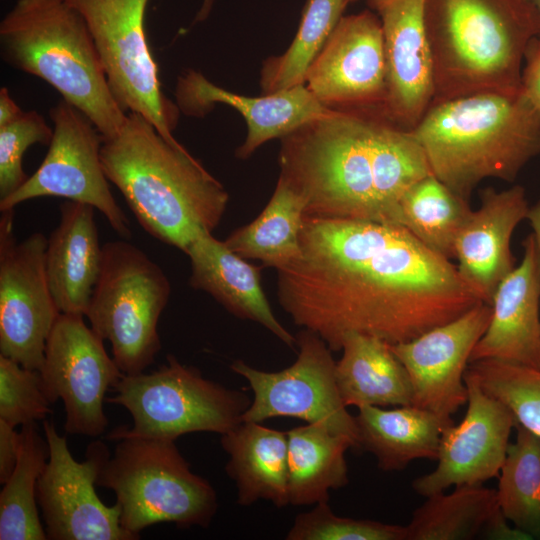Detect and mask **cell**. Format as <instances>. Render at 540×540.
<instances>
[{"instance_id": "17", "label": "cell", "mask_w": 540, "mask_h": 540, "mask_svg": "<svg viewBox=\"0 0 540 540\" xmlns=\"http://www.w3.org/2000/svg\"><path fill=\"white\" fill-rule=\"evenodd\" d=\"M491 315V305L482 302L410 341L391 345L409 375L412 405L453 421L451 416L468 401L464 375Z\"/></svg>"}, {"instance_id": "32", "label": "cell", "mask_w": 540, "mask_h": 540, "mask_svg": "<svg viewBox=\"0 0 540 540\" xmlns=\"http://www.w3.org/2000/svg\"><path fill=\"white\" fill-rule=\"evenodd\" d=\"M468 200L430 174L405 193L400 226L439 255L455 258L456 237L472 213Z\"/></svg>"}, {"instance_id": "31", "label": "cell", "mask_w": 540, "mask_h": 540, "mask_svg": "<svg viewBox=\"0 0 540 540\" xmlns=\"http://www.w3.org/2000/svg\"><path fill=\"white\" fill-rule=\"evenodd\" d=\"M20 435L16 466L0 492V539L46 540L37 484L49 459V445L36 422L21 426Z\"/></svg>"}, {"instance_id": "34", "label": "cell", "mask_w": 540, "mask_h": 540, "mask_svg": "<svg viewBox=\"0 0 540 540\" xmlns=\"http://www.w3.org/2000/svg\"><path fill=\"white\" fill-rule=\"evenodd\" d=\"M348 0H307L298 30L287 50L267 59L261 69L263 94L305 84V77L334 28Z\"/></svg>"}, {"instance_id": "25", "label": "cell", "mask_w": 540, "mask_h": 540, "mask_svg": "<svg viewBox=\"0 0 540 540\" xmlns=\"http://www.w3.org/2000/svg\"><path fill=\"white\" fill-rule=\"evenodd\" d=\"M220 443L229 455L226 473L235 482L239 505L260 499L276 507L290 504L286 432L243 421L222 434Z\"/></svg>"}, {"instance_id": "26", "label": "cell", "mask_w": 540, "mask_h": 540, "mask_svg": "<svg viewBox=\"0 0 540 540\" xmlns=\"http://www.w3.org/2000/svg\"><path fill=\"white\" fill-rule=\"evenodd\" d=\"M359 448L372 453L383 471H400L416 459L437 460L443 430L453 421L414 405L358 408Z\"/></svg>"}, {"instance_id": "7", "label": "cell", "mask_w": 540, "mask_h": 540, "mask_svg": "<svg viewBox=\"0 0 540 540\" xmlns=\"http://www.w3.org/2000/svg\"><path fill=\"white\" fill-rule=\"evenodd\" d=\"M116 442L96 484L115 494L125 530L139 539L158 523L210 525L218 508L216 491L191 470L175 441L127 436Z\"/></svg>"}, {"instance_id": "11", "label": "cell", "mask_w": 540, "mask_h": 540, "mask_svg": "<svg viewBox=\"0 0 540 540\" xmlns=\"http://www.w3.org/2000/svg\"><path fill=\"white\" fill-rule=\"evenodd\" d=\"M49 116L53 137L44 160L20 188L0 200V211L35 198L61 197L93 206L118 235L129 239V219L116 202L101 163L103 136L64 99L50 108Z\"/></svg>"}, {"instance_id": "5", "label": "cell", "mask_w": 540, "mask_h": 540, "mask_svg": "<svg viewBox=\"0 0 540 540\" xmlns=\"http://www.w3.org/2000/svg\"><path fill=\"white\" fill-rule=\"evenodd\" d=\"M425 26L433 61L432 103L521 91L524 54L537 36L527 2L425 0Z\"/></svg>"}, {"instance_id": "8", "label": "cell", "mask_w": 540, "mask_h": 540, "mask_svg": "<svg viewBox=\"0 0 540 540\" xmlns=\"http://www.w3.org/2000/svg\"><path fill=\"white\" fill-rule=\"evenodd\" d=\"M106 402L124 407L131 415V427L120 425L106 436L146 437L175 441L195 432L227 433L243 422L251 404L247 394L205 378L192 366L167 355L158 369L123 375Z\"/></svg>"}, {"instance_id": "37", "label": "cell", "mask_w": 540, "mask_h": 540, "mask_svg": "<svg viewBox=\"0 0 540 540\" xmlns=\"http://www.w3.org/2000/svg\"><path fill=\"white\" fill-rule=\"evenodd\" d=\"M51 404L39 370L0 355V420L13 427L44 420Z\"/></svg>"}, {"instance_id": "27", "label": "cell", "mask_w": 540, "mask_h": 540, "mask_svg": "<svg viewBox=\"0 0 540 540\" xmlns=\"http://www.w3.org/2000/svg\"><path fill=\"white\" fill-rule=\"evenodd\" d=\"M336 362V382L346 407L412 405L409 375L388 342L347 333Z\"/></svg>"}, {"instance_id": "45", "label": "cell", "mask_w": 540, "mask_h": 540, "mask_svg": "<svg viewBox=\"0 0 540 540\" xmlns=\"http://www.w3.org/2000/svg\"><path fill=\"white\" fill-rule=\"evenodd\" d=\"M356 1H360V0H348L349 3H353V2H356ZM368 2V4L374 8L379 2H381L382 0H366Z\"/></svg>"}, {"instance_id": "20", "label": "cell", "mask_w": 540, "mask_h": 540, "mask_svg": "<svg viewBox=\"0 0 540 540\" xmlns=\"http://www.w3.org/2000/svg\"><path fill=\"white\" fill-rule=\"evenodd\" d=\"M175 97L177 107L187 116L204 117L216 104L238 111L247 124L246 138L236 150L240 159L251 156L265 142L281 139L333 110L322 104L305 84L250 97L217 86L192 69L178 77Z\"/></svg>"}, {"instance_id": "15", "label": "cell", "mask_w": 540, "mask_h": 540, "mask_svg": "<svg viewBox=\"0 0 540 540\" xmlns=\"http://www.w3.org/2000/svg\"><path fill=\"white\" fill-rule=\"evenodd\" d=\"M84 317L59 315L47 339L39 371L49 401H63L65 432L98 437L108 426L103 409L105 394L124 373Z\"/></svg>"}, {"instance_id": "2", "label": "cell", "mask_w": 540, "mask_h": 540, "mask_svg": "<svg viewBox=\"0 0 540 540\" xmlns=\"http://www.w3.org/2000/svg\"><path fill=\"white\" fill-rule=\"evenodd\" d=\"M280 177L305 216L400 226L408 189L432 174L412 130L381 110H332L281 138Z\"/></svg>"}, {"instance_id": "1", "label": "cell", "mask_w": 540, "mask_h": 540, "mask_svg": "<svg viewBox=\"0 0 540 540\" xmlns=\"http://www.w3.org/2000/svg\"><path fill=\"white\" fill-rule=\"evenodd\" d=\"M300 247L277 270V297L332 352L351 332L407 342L483 302L449 259L401 226L305 216Z\"/></svg>"}, {"instance_id": "19", "label": "cell", "mask_w": 540, "mask_h": 540, "mask_svg": "<svg viewBox=\"0 0 540 540\" xmlns=\"http://www.w3.org/2000/svg\"><path fill=\"white\" fill-rule=\"evenodd\" d=\"M373 9L381 20L387 65L383 113L398 126L412 130L434 97L425 0H382Z\"/></svg>"}, {"instance_id": "29", "label": "cell", "mask_w": 540, "mask_h": 540, "mask_svg": "<svg viewBox=\"0 0 540 540\" xmlns=\"http://www.w3.org/2000/svg\"><path fill=\"white\" fill-rule=\"evenodd\" d=\"M304 217L303 196L279 176L273 195L260 215L233 231L224 243L242 258L260 260L264 266L279 270L301 254Z\"/></svg>"}, {"instance_id": "6", "label": "cell", "mask_w": 540, "mask_h": 540, "mask_svg": "<svg viewBox=\"0 0 540 540\" xmlns=\"http://www.w3.org/2000/svg\"><path fill=\"white\" fill-rule=\"evenodd\" d=\"M0 54L9 66L51 85L103 139L124 125L127 113L109 88L89 28L66 0H17L0 22Z\"/></svg>"}, {"instance_id": "23", "label": "cell", "mask_w": 540, "mask_h": 540, "mask_svg": "<svg viewBox=\"0 0 540 540\" xmlns=\"http://www.w3.org/2000/svg\"><path fill=\"white\" fill-rule=\"evenodd\" d=\"M59 210V223L47 238V279L60 313L85 316L103 258L95 208L66 200Z\"/></svg>"}, {"instance_id": "33", "label": "cell", "mask_w": 540, "mask_h": 540, "mask_svg": "<svg viewBox=\"0 0 540 540\" xmlns=\"http://www.w3.org/2000/svg\"><path fill=\"white\" fill-rule=\"evenodd\" d=\"M499 472L496 497L504 517L531 539H540V437L521 424Z\"/></svg>"}, {"instance_id": "13", "label": "cell", "mask_w": 540, "mask_h": 540, "mask_svg": "<svg viewBox=\"0 0 540 540\" xmlns=\"http://www.w3.org/2000/svg\"><path fill=\"white\" fill-rule=\"evenodd\" d=\"M14 215L8 209L0 216V355L40 370L61 313L46 274L47 238L35 232L17 242Z\"/></svg>"}, {"instance_id": "14", "label": "cell", "mask_w": 540, "mask_h": 540, "mask_svg": "<svg viewBox=\"0 0 540 540\" xmlns=\"http://www.w3.org/2000/svg\"><path fill=\"white\" fill-rule=\"evenodd\" d=\"M49 459L37 484L47 539L50 540H137L120 523V509L108 506L96 493L99 472L110 456L102 441L91 442L85 460L74 459L64 435L53 421L44 420Z\"/></svg>"}, {"instance_id": "30", "label": "cell", "mask_w": 540, "mask_h": 540, "mask_svg": "<svg viewBox=\"0 0 540 540\" xmlns=\"http://www.w3.org/2000/svg\"><path fill=\"white\" fill-rule=\"evenodd\" d=\"M500 510L496 490L483 484L455 486L426 497L406 525V540H471L484 532Z\"/></svg>"}, {"instance_id": "10", "label": "cell", "mask_w": 540, "mask_h": 540, "mask_svg": "<svg viewBox=\"0 0 540 540\" xmlns=\"http://www.w3.org/2000/svg\"><path fill=\"white\" fill-rule=\"evenodd\" d=\"M150 0H66L84 18L109 88L123 111L146 118L170 144L179 108L162 91L144 21Z\"/></svg>"}, {"instance_id": "18", "label": "cell", "mask_w": 540, "mask_h": 540, "mask_svg": "<svg viewBox=\"0 0 540 540\" xmlns=\"http://www.w3.org/2000/svg\"><path fill=\"white\" fill-rule=\"evenodd\" d=\"M468 407L463 420L442 433L436 468L413 480L424 497L452 485H475L499 476L512 429L518 424L510 409L487 394L465 373Z\"/></svg>"}, {"instance_id": "40", "label": "cell", "mask_w": 540, "mask_h": 540, "mask_svg": "<svg viewBox=\"0 0 540 540\" xmlns=\"http://www.w3.org/2000/svg\"><path fill=\"white\" fill-rule=\"evenodd\" d=\"M12 425L0 420V483L11 476L19 455L21 435Z\"/></svg>"}, {"instance_id": "16", "label": "cell", "mask_w": 540, "mask_h": 540, "mask_svg": "<svg viewBox=\"0 0 540 540\" xmlns=\"http://www.w3.org/2000/svg\"><path fill=\"white\" fill-rule=\"evenodd\" d=\"M305 85L330 109L383 111L387 65L378 14L343 16L310 65Z\"/></svg>"}, {"instance_id": "28", "label": "cell", "mask_w": 540, "mask_h": 540, "mask_svg": "<svg viewBox=\"0 0 540 540\" xmlns=\"http://www.w3.org/2000/svg\"><path fill=\"white\" fill-rule=\"evenodd\" d=\"M286 433L289 503L307 506L328 502L330 490L348 484L345 452L355 448L353 441L314 423Z\"/></svg>"}, {"instance_id": "4", "label": "cell", "mask_w": 540, "mask_h": 540, "mask_svg": "<svg viewBox=\"0 0 540 540\" xmlns=\"http://www.w3.org/2000/svg\"><path fill=\"white\" fill-rule=\"evenodd\" d=\"M412 132L432 174L468 201L484 179L512 182L540 155V112L522 91L432 103Z\"/></svg>"}, {"instance_id": "36", "label": "cell", "mask_w": 540, "mask_h": 540, "mask_svg": "<svg viewBox=\"0 0 540 540\" xmlns=\"http://www.w3.org/2000/svg\"><path fill=\"white\" fill-rule=\"evenodd\" d=\"M287 540H406V526L340 517L327 502L296 516Z\"/></svg>"}, {"instance_id": "39", "label": "cell", "mask_w": 540, "mask_h": 540, "mask_svg": "<svg viewBox=\"0 0 540 540\" xmlns=\"http://www.w3.org/2000/svg\"><path fill=\"white\" fill-rule=\"evenodd\" d=\"M521 91L540 112V37L534 36L524 54Z\"/></svg>"}, {"instance_id": "44", "label": "cell", "mask_w": 540, "mask_h": 540, "mask_svg": "<svg viewBox=\"0 0 540 540\" xmlns=\"http://www.w3.org/2000/svg\"><path fill=\"white\" fill-rule=\"evenodd\" d=\"M529 5L535 18L537 36L540 37V0H529Z\"/></svg>"}, {"instance_id": "12", "label": "cell", "mask_w": 540, "mask_h": 540, "mask_svg": "<svg viewBox=\"0 0 540 540\" xmlns=\"http://www.w3.org/2000/svg\"><path fill=\"white\" fill-rule=\"evenodd\" d=\"M296 340L297 359L281 371L258 370L242 360L231 364V370L246 379L253 391L243 421L260 423L274 417L298 418L346 435L359 448L355 417L348 412L338 391L332 351L307 329H302Z\"/></svg>"}, {"instance_id": "35", "label": "cell", "mask_w": 540, "mask_h": 540, "mask_svg": "<svg viewBox=\"0 0 540 540\" xmlns=\"http://www.w3.org/2000/svg\"><path fill=\"white\" fill-rule=\"evenodd\" d=\"M465 373L540 437V369L483 359L469 363Z\"/></svg>"}, {"instance_id": "3", "label": "cell", "mask_w": 540, "mask_h": 540, "mask_svg": "<svg viewBox=\"0 0 540 540\" xmlns=\"http://www.w3.org/2000/svg\"><path fill=\"white\" fill-rule=\"evenodd\" d=\"M100 158L138 223L161 242L185 252L221 222L229 201L224 186L142 115L127 114L119 133L103 139Z\"/></svg>"}, {"instance_id": "46", "label": "cell", "mask_w": 540, "mask_h": 540, "mask_svg": "<svg viewBox=\"0 0 540 540\" xmlns=\"http://www.w3.org/2000/svg\"><path fill=\"white\" fill-rule=\"evenodd\" d=\"M523 1H525V2H527L529 4V0H523Z\"/></svg>"}, {"instance_id": "41", "label": "cell", "mask_w": 540, "mask_h": 540, "mask_svg": "<svg viewBox=\"0 0 540 540\" xmlns=\"http://www.w3.org/2000/svg\"><path fill=\"white\" fill-rule=\"evenodd\" d=\"M24 111L11 97L6 87L0 89V127L6 126L17 120Z\"/></svg>"}, {"instance_id": "42", "label": "cell", "mask_w": 540, "mask_h": 540, "mask_svg": "<svg viewBox=\"0 0 540 540\" xmlns=\"http://www.w3.org/2000/svg\"><path fill=\"white\" fill-rule=\"evenodd\" d=\"M527 220L529 221L531 227H532V234L534 235L538 251L540 254V200L534 204L533 206H530L529 213L527 215Z\"/></svg>"}, {"instance_id": "24", "label": "cell", "mask_w": 540, "mask_h": 540, "mask_svg": "<svg viewBox=\"0 0 540 540\" xmlns=\"http://www.w3.org/2000/svg\"><path fill=\"white\" fill-rule=\"evenodd\" d=\"M191 264V287L210 294L238 318L257 322L286 345L293 336L275 317L261 283V270L212 234L198 236L184 252Z\"/></svg>"}, {"instance_id": "22", "label": "cell", "mask_w": 540, "mask_h": 540, "mask_svg": "<svg viewBox=\"0 0 540 540\" xmlns=\"http://www.w3.org/2000/svg\"><path fill=\"white\" fill-rule=\"evenodd\" d=\"M522 245L521 263L498 285L469 363L493 359L540 369V254L532 233Z\"/></svg>"}, {"instance_id": "21", "label": "cell", "mask_w": 540, "mask_h": 540, "mask_svg": "<svg viewBox=\"0 0 540 540\" xmlns=\"http://www.w3.org/2000/svg\"><path fill=\"white\" fill-rule=\"evenodd\" d=\"M529 210L522 186L485 188L479 209L472 211L456 237L459 276L484 303L491 305L498 285L515 268L512 234Z\"/></svg>"}, {"instance_id": "43", "label": "cell", "mask_w": 540, "mask_h": 540, "mask_svg": "<svg viewBox=\"0 0 540 540\" xmlns=\"http://www.w3.org/2000/svg\"><path fill=\"white\" fill-rule=\"evenodd\" d=\"M215 0H202L199 11L197 12L193 23L205 21L212 11Z\"/></svg>"}, {"instance_id": "9", "label": "cell", "mask_w": 540, "mask_h": 540, "mask_svg": "<svg viewBox=\"0 0 540 540\" xmlns=\"http://www.w3.org/2000/svg\"><path fill=\"white\" fill-rule=\"evenodd\" d=\"M171 293L170 282L144 251L124 240L103 244L98 280L85 317L92 330L111 344L125 375L153 364L161 349L158 321Z\"/></svg>"}, {"instance_id": "38", "label": "cell", "mask_w": 540, "mask_h": 540, "mask_svg": "<svg viewBox=\"0 0 540 540\" xmlns=\"http://www.w3.org/2000/svg\"><path fill=\"white\" fill-rule=\"evenodd\" d=\"M53 129L35 110L0 127V200L5 199L28 179L23 170V155L34 144L49 145Z\"/></svg>"}]
</instances>
